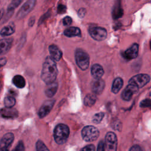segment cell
I'll return each instance as SVG.
<instances>
[{
	"label": "cell",
	"mask_w": 151,
	"mask_h": 151,
	"mask_svg": "<svg viewBox=\"0 0 151 151\" xmlns=\"http://www.w3.org/2000/svg\"><path fill=\"white\" fill-rule=\"evenodd\" d=\"M72 23V18L70 17L67 16L63 19V24L65 26H69Z\"/></svg>",
	"instance_id": "32"
},
{
	"label": "cell",
	"mask_w": 151,
	"mask_h": 151,
	"mask_svg": "<svg viewBox=\"0 0 151 151\" xmlns=\"http://www.w3.org/2000/svg\"><path fill=\"white\" fill-rule=\"evenodd\" d=\"M58 88V83L55 81L47 84V86L45 90V94L48 97H53L56 93Z\"/></svg>",
	"instance_id": "19"
},
{
	"label": "cell",
	"mask_w": 151,
	"mask_h": 151,
	"mask_svg": "<svg viewBox=\"0 0 151 151\" xmlns=\"http://www.w3.org/2000/svg\"><path fill=\"white\" fill-rule=\"evenodd\" d=\"M0 2H1V1H0Z\"/></svg>",
	"instance_id": "42"
},
{
	"label": "cell",
	"mask_w": 151,
	"mask_h": 151,
	"mask_svg": "<svg viewBox=\"0 0 151 151\" xmlns=\"http://www.w3.org/2000/svg\"><path fill=\"white\" fill-rule=\"evenodd\" d=\"M15 26L14 22H10L7 25L2 28L0 31V35L2 37H6L12 35L15 32Z\"/></svg>",
	"instance_id": "18"
},
{
	"label": "cell",
	"mask_w": 151,
	"mask_h": 151,
	"mask_svg": "<svg viewBox=\"0 0 151 151\" xmlns=\"http://www.w3.org/2000/svg\"><path fill=\"white\" fill-rule=\"evenodd\" d=\"M105 87L104 81L101 78L94 79L91 83V90L96 94H101Z\"/></svg>",
	"instance_id": "13"
},
{
	"label": "cell",
	"mask_w": 151,
	"mask_h": 151,
	"mask_svg": "<svg viewBox=\"0 0 151 151\" xmlns=\"http://www.w3.org/2000/svg\"><path fill=\"white\" fill-rule=\"evenodd\" d=\"M104 70L100 64H94L91 68V74L94 79L101 78L104 74Z\"/></svg>",
	"instance_id": "17"
},
{
	"label": "cell",
	"mask_w": 151,
	"mask_h": 151,
	"mask_svg": "<svg viewBox=\"0 0 151 151\" xmlns=\"http://www.w3.org/2000/svg\"><path fill=\"white\" fill-rule=\"evenodd\" d=\"M0 116L5 119H15L18 116V111L13 107H4L0 110Z\"/></svg>",
	"instance_id": "12"
},
{
	"label": "cell",
	"mask_w": 151,
	"mask_h": 151,
	"mask_svg": "<svg viewBox=\"0 0 151 151\" xmlns=\"http://www.w3.org/2000/svg\"><path fill=\"white\" fill-rule=\"evenodd\" d=\"M104 116V114L102 112L99 113H96L95 114L93 117V119L92 121L93 123L97 124V123H99L103 119Z\"/></svg>",
	"instance_id": "28"
},
{
	"label": "cell",
	"mask_w": 151,
	"mask_h": 151,
	"mask_svg": "<svg viewBox=\"0 0 151 151\" xmlns=\"http://www.w3.org/2000/svg\"><path fill=\"white\" fill-rule=\"evenodd\" d=\"M24 0H12L7 8V12H11L16 9Z\"/></svg>",
	"instance_id": "25"
},
{
	"label": "cell",
	"mask_w": 151,
	"mask_h": 151,
	"mask_svg": "<svg viewBox=\"0 0 151 151\" xmlns=\"http://www.w3.org/2000/svg\"><path fill=\"white\" fill-rule=\"evenodd\" d=\"M12 151H25V147L23 142L22 141H19L15 147L12 150Z\"/></svg>",
	"instance_id": "30"
},
{
	"label": "cell",
	"mask_w": 151,
	"mask_h": 151,
	"mask_svg": "<svg viewBox=\"0 0 151 151\" xmlns=\"http://www.w3.org/2000/svg\"><path fill=\"white\" fill-rule=\"evenodd\" d=\"M55 103V100H48L45 101L40 107L38 114L40 118L42 119L45 117L51 110Z\"/></svg>",
	"instance_id": "11"
},
{
	"label": "cell",
	"mask_w": 151,
	"mask_h": 151,
	"mask_svg": "<svg viewBox=\"0 0 151 151\" xmlns=\"http://www.w3.org/2000/svg\"><path fill=\"white\" fill-rule=\"evenodd\" d=\"M35 17H31L29 18V20H28V26L31 27L33 26V25L35 23Z\"/></svg>",
	"instance_id": "37"
},
{
	"label": "cell",
	"mask_w": 151,
	"mask_h": 151,
	"mask_svg": "<svg viewBox=\"0 0 151 151\" xmlns=\"http://www.w3.org/2000/svg\"><path fill=\"white\" fill-rule=\"evenodd\" d=\"M4 9H0V20L2 19L3 15H4Z\"/></svg>",
	"instance_id": "40"
},
{
	"label": "cell",
	"mask_w": 151,
	"mask_h": 151,
	"mask_svg": "<svg viewBox=\"0 0 151 151\" xmlns=\"http://www.w3.org/2000/svg\"><path fill=\"white\" fill-rule=\"evenodd\" d=\"M81 136L84 140L93 142L96 140L99 136L98 129L93 126H87L81 131Z\"/></svg>",
	"instance_id": "4"
},
{
	"label": "cell",
	"mask_w": 151,
	"mask_h": 151,
	"mask_svg": "<svg viewBox=\"0 0 151 151\" xmlns=\"http://www.w3.org/2000/svg\"><path fill=\"white\" fill-rule=\"evenodd\" d=\"M49 52L50 54V57L55 61H59L62 57V52L59 48L55 45L52 44L49 46Z\"/></svg>",
	"instance_id": "16"
},
{
	"label": "cell",
	"mask_w": 151,
	"mask_h": 151,
	"mask_svg": "<svg viewBox=\"0 0 151 151\" xmlns=\"http://www.w3.org/2000/svg\"><path fill=\"white\" fill-rule=\"evenodd\" d=\"M123 79L120 77L116 78L113 81V83L112 84L111 91L114 94L117 93L123 87Z\"/></svg>",
	"instance_id": "22"
},
{
	"label": "cell",
	"mask_w": 151,
	"mask_h": 151,
	"mask_svg": "<svg viewBox=\"0 0 151 151\" xmlns=\"http://www.w3.org/2000/svg\"><path fill=\"white\" fill-rule=\"evenodd\" d=\"M6 58L5 57H2L0 58V68L5 65L6 63Z\"/></svg>",
	"instance_id": "39"
},
{
	"label": "cell",
	"mask_w": 151,
	"mask_h": 151,
	"mask_svg": "<svg viewBox=\"0 0 151 151\" xmlns=\"http://www.w3.org/2000/svg\"><path fill=\"white\" fill-rule=\"evenodd\" d=\"M96 101V96L93 94H88L84 99V104L86 106H93Z\"/></svg>",
	"instance_id": "24"
},
{
	"label": "cell",
	"mask_w": 151,
	"mask_h": 151,
	"mask_svg": "<svg viewBox=\"0 0 151 151\" xmlns=\"http://www.w3.org/2000/svg\"><path fill=\"white\" fill-rule=\"evenodd\" d=\"M66 11V6L64 5L60 4L57 7V12L58 14H63Z\"/></svg>",
	"instance_id": "34"
},
{
	"label": "cell",
	"mask_w": 151,
	"mask_h": 151,
	"mask_svg": "<svg viewBox=\"0 0 151 151\" xmlns=\"http://www.w3.org/2000/svg\"><path fill=\"white\" fill-rule=\"evenodd\" d=\"M14 139V136L12 133H7L4 134L0 142V151H8Z\"/></svg>",
	"instance_id": "10"
},
{
	"label": "cell",
	"mask_w": 151,
	"mask_h": 151,
	"mask_svg": "<svg viewBox=\"0 0 151 151\" xmlns=\"http://www.w3.org/2000/svg\"><path fill=\"white\" fill-rule=\"evenodd\" d=\"M105 146V143L104 141L101 140L99 142L97 149V151H104V147Z\"/></svg>",
	"instance_id": "35"
},
{
	"label": "cell",
	"mask_w": 151,
	"mask_h": 151,
	"mask_svg": "<svg viewBox=\"0 0 151 151\" xmlns=\"http://www.w3.org/2000/svg\"><path fill=\"white\" fill-rule=\"evenodd\" d=\"M12 83L19 88H22L25 86V78L21 75H16L12 78Z\"/></svg>",
	"instance_id": "23"
},
{
	"label": "cell",
	"mask_w": 151,
	"mask_h": 151,
	"mask_svg": "<svg viewBox=\"0 0 151 151\" xmlns=\"http://www.w3.org/2000/svg\"><path fill=\"white\" fill-rule=\"evenodd\" d=\"M37 0H27L19 9L17 14V19H21L27 15L34 8Z\"/></svg>",
	"instance_id": "5"
},
{
	"label": "cell",
	"mask_w": 151,
	"mask_h": 151,
	"mask_svg": "<svg viewBox=\"0 0 151 151\" xmlns=\"http://www.w3.org/2000/svg\"><path fill=\"white\" fill-rule=\"evenodd\" d=\"M150 48H151V41H150Z\"/></svg>",
	"instance_id": "41"
},
{
	"label": "cell",
	"mask_w": 151,
	"mask_h": 151,
	"mask_svg": "<svg viewBox=\"0 0 151 151\" xmlns=\"http://www.w3.org/2000/svg\"><path fill=\"white\" fill-rule=\"evenodd\" d=\"M4 102L6 107H12L15 104L16 101L14 97L7 96L4 99Z\"/></svg>",
	"instance_id": "26"
},
{
	"label": "cell",
	"mask_w": 151,
	"mask_h": 151,
	"mask_svg": "<svg viewBox=\"0 0 151 151\" xmlns=\"http://www.w3.org/2000/svg\"><path fill=\"white\" fill-rule=\"evenodd\" d=\"M70 134L68 127L64 124L57 125L54 130V138L58 145H62L66 142Z\"/></svg>",
	"instance_id": "2"
},
{
	"label": "cell",
	"mask_w": 151,
	"mask_h": 151,
	"mask_svg": "<svg viewBox=\"0 0 151 151\" xmlns=\"http://www.w3.org/2000/svg\"><path fill=\"white\" fill-rule=\"evenodd\" d=\"M75 58L77 65L82 70H86L88 68L90 58L86 51L81 49H77L75 53Z\"/></svg>",
	"instance_id": "3"
},
{
	"label": "cell",
	"mask_w": 151,
	"mask_h": 151,
	"mask_svg": "<svg viewBox=\"0 0 151 151\" xmlns=\"http://www.w3.org/2000/svg\"><path fill=\"white\" fill-rule=\"evenodd\" d=\"M50 16V12L48 11L45 14H44L43 15L41 16V17L40 18L38 21V25H40L41 24H42L45 19H47Z\"/></svg>",
	"instance_id": "31"
},
{
	"label": "cell",
	"mask_w": 151,
	"mask_h": 151,
	"mask_svg": "<svg viewBox=\"0 0 151 151\" xmlns=\"http://www.w3.org/2000/svg\"><path fill=\"white\" fill-rule=\"evenodd\" d=\"M12 38H3L0 40V55L8 52L12 47Z\"/></svg>",
	"instance_id": "15"
},
{
	"label": "cell",
	"mask_w": 151,
	"mask_h": 151,
	"mask_svg": "<svg viewBox=\"0 0 151 151\" xmlns=\"http://www.w3.org/2000/svg\"><path fill=\"white\" fill-rule=\"evenodd\" d=\"M90 36L96 41H103L107 37V32L105 28L100 27H92L88 29Z\"/></svg>",
	"instance_id": "6"
},
{
	"label": "cell",
	"mask_w": 151,
	"mask_h": 151,
	"mask_svg": "<svg viewBox=\"0 0 151 151\" xmlns=\"http://www.w3.org/2000/svg\"><path fill=\"white\" fill-rule=\"evenodd\" d=\"M140 107H151V99H146L142 100L140 103Z\"/></svg>",
	"instance_id": "29"
},
{
	"label": "cell",
	"mask_w": 151,
	"mask_h": 151,
	"mask_svg": "<svg viewBox=\"0 0 151 151\" xmlns=\"http://www.w3.org/2000/svg\"><path fill=\"white\" fill-rule=\"evenodd\" d=\"M129 151H143V150L139 145H134L130 149Z\"/></svg>",
	"instance_id": "38"
},
{
	"label": "cell",
	"mask_w": 151,
	"mask_h": 151,
	"mask_svg": "<svg viewBox=\"0 0 151 151\" xmlns=\"http://www.w3.org/2000/svg\"><path fill=\"white\" fill-rule=\"evenodd\" d=\"M150 80V76L146 74H139L132 77L129 81V83L133 84L139 88H142L147 84Z\"/></svg>",
	"instance_id": "7"
},
{
	"label": "cell",
	"mask_w": 151,
	"mask_h": 151,
	"mask_svg": "<svg viewBox=\"0 0 151 151\" xmlns=\"http://www.w3.org/2000/svg\"><path fill=\"white\" fill-rule=\"evenodd\" d=\"M139 88L136 85L129 83L122 91V98L125 101H129L132 99L133 95L137 93Z\"/></svg>",
	"instance_id": "9"
},
{
	"label": "cell",
	"mask_w": 151,
	"mask_h": 151,
	"mask_svg": "<svg viewBox=\"0 0 151 151\" xmlns=\"http://www.w3.org/2000/svg\"><path fill=\"white\" fill-rule=\"evenodd\" d=\"M86 13V10L84 8H81L78 11V15L80 18L84 17Z\"/></svg>",
	"instance_id": "36"
},
{
	"label": "cell",
	"mask_w": 151,
	"mask_h": 151,
	"mask_svg": "<svg viewBox=\"0 0 151 151\" xmlns=\"http://www.w3.org/2000/svg\"><path fill=\"white\" fill-rule=\"evenodd\" d=\"M105 141V145L107 151H117V139L113 132H109L106 134Z\"/></svg>",
	"instance_id": "8"
},
{
	"label": "cell",
	"mask_w": 151,
	"mask_h": 151,
	"mask_svg": "<svg viewBox=\"0 0 151 151\" xmlns=\"http://www.w3.org/2000/svg\"><path fill=\"white\" fill-rule=\"evenodd\" d=\"M64 34L66 37H73L81 35V31L80 28L75 27H70L67 28L64 31Z\"/></svg>",
	"instance_id": "21"
},
{
	"label": "cell",
	"mask_w": 151,
	"mask_h": 151,
	"mask_svg": "<svg viewBox=\"0 0 151 151\" xmlns=\"http://www.w3.org/2000/svg\"><path fill=\"white\" fill-rule=\"evenodd\" d=\"M37 151H50L45 145L40 140H38L36 143Z\"/></svg>",
	"instance_id": "27"
},
{
	"label": "cell",
	"mask_w": 151,
	"mask_h": 151,
	"mask_svg": "<svg viewBox=\"0 0 151 151\" xmlns=\"http://www.w3.org/2000/svg\"><path fill=\"white\" fill-rule=\"evenodd\" d=\"M80 151H95V147L93 145H88L82 148Z\"/></svg>",
	"instance_id": "33"
},
{
	"label": "cell",
	"mask_w": 151,
	"mask_h": 151,
	"mask_svg": "<svg viewBox=\"0 0 151 151\" xmlns=\"http://www.w3.org/2000/svg\"><path fill=\"white\" fill-rule=\"evenodd\" d=\"M139 52V45L137 44H133L130 48L127 49L123 53V57L130 60L137 57Z\"/></svg>",
	"instance_id": "14"
},
{
	"label": "cell",
	"mask_w": 151,
	"mask_h": 151,
	"mask_svg": "<svg viewBox=\"0 0 151 151\" xmlns=\"http://www.w3.org/2000/svg\"><path fill=\"white\" fill-rule=\"evenodd\" d=\"M123 14V11L121 7L120 0H117L113 9L112 16L114 19H118L122 17Z\"/></svg>",
	"instance_id": "20"
},
{
	"label": "cell",
	"mask_w": 151,
	"mask_h": 151,
	"mask_svg": "<svg viewBox=\"0 0 151 151\" xmlns=\"http://www.w3.org/2000/svg\"><path fill=\"white\" fill-rule=\"evenodd\" d=\"M58 74V69L56 63L50 56L47 57L42 65L41 77L47 84H51L55 81Z\"/></svg>",
	"instance_id": "1"
}]
</instances>
